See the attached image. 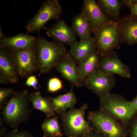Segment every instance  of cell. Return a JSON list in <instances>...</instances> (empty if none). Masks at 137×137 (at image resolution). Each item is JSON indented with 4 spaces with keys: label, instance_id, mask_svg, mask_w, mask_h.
<instances>
[{
    "label": "cell",
    "instance_id": "1",
    "mask_svg": "<svg viewBox=\"0 0 137 137\" xmlns=\"http://www.w3.org/2000/svg\"><path fill=\"white\" fill-rule=\"evenodd\" d=\"M28 96L25 90L15 92L2 110L0 118L3 122L14 130H18L20 124L30 117L32 109L29 106Z\"/></svg>",
    "mask_w": 137,
    "mask_h": 137
},
{
    "label": "cell",
    "instance_id": "2",
    "mask_svg": "<svg viewBox=\"0 0 137 137\" xmlns=\"http://www.w3.org/2000/svg\"><path fill=\"white\" fill-rule=\"evenodd\" d=\"M87 117L95 130L104 137H125L128 133L127 128L110 113L101 108L89 111Z\"/></svg>",
    "mask_w": 137,
    "mask_h": 137
},
{
    "label": "cell",
    "instance_id": "3",
    "mask_svg": "<svg viewBox=\"0 0 137 137\" xmlns=\"http://www.w3.org/2000/svg\"><path fill=\"white\" fill-rule=\"evenodd\" d=\"M88 104L83 103L79 108L74 107L60 115L61 127L67 137H83L94 129L85 118Z\"/></svg>",
    "mask_w": 137,
    "mask_h": 137
},
{
    "label": "cell",
    "instance_id": "4",
    "mask_svg": "<svg viewBox=\"0 0 137 137\" xmlns=\"http://www.w3.org/2000/svg\"><path fill=\"white\" fill-rule=\"evenodd\" d=\"M36 46L38 68L42 74L47 73L55 67L60 60L67 52L64 45L48 41L40 36L37 39Z\"/></svg>",
    "mask_w": 137,
    "mask_h": 137
},
{
    "label": "cell",
    "instance_id": "5",
    "mask_svg": "<svg viewBox=\"0 0 137 137\" xmlns=\"http://www.w3.org/2000/svg\"><path fill=\"white\" fill-rule=\"evenodd\" d=\"M96 50L100 57L107 56L119 47L121 43L117 21H112L93 34Z\"/></svg>",
    "mask_w": 137,
    "mask_h": 137
},
{
    "label": "cell",
    "instance_id": "6",
    "mask_svg": "<svg viewBox=\"0 0 137 137\" xmlns=\"http://www.w3.org/2000/svg\"><path fill=\"white\" fill-rule=\"evenodd\" d=\"M100 108L108 111L128 128L133 114L128 101L121 95L110 93L99 98Z\"/></svg>",
    "mask_w": 137,
    "mask_h": 137
},
{
    "label": "cell",
    "instance_id": "7",
    "mask_svg": "<svg viewBox=\"0 0 137 137\" xmlns=\"http://www.w3.org/2000/svg\"><path fill=\"white\" fill-rule=\"evenodd\" d=\"M63 12L62 7L59 1H45L34 16L26 25L27 33L39 31L50 20L59 19Z\"/></svg>",
    "mask_w": 137,
    "mask_h": 137
},
{
    "label": "cell",
    "instance_id": "8",
    "mask_svg": "<svg viewBox=\"0 0 137 137\" xmlns=\"http://www.w3.org/2000/svg\"><path fill=\"white\" fill-rule=\"evenodd\" d=\"M11 51L13 61L20 76L22 77L27 76L38 68L36 45L29 48Z\"/></svg>",
    "mask_w": 137,
    "mask_h": 137
},
{
    "label": "cell",
    "instance_id": "9",
    "mask_svg": "<svg viewBox=\"0 0 137 137\" xmlns=\"http://www.w3.org/2000/svg\"><path fill=\"white\" fill-rule=\"evenodd\" d=\"M116 83L113 75L99 68L85 79L84 85L100 98L110 93Z\"/></svg>",
    "mask_w": 137,
    "mask_h": 137
},
{
    "label": "cell",
    "instance_id": "10",
    "mask_svg": "<svg viewBox=\"0 0 137 137\" xmlns=\"http://www.w3.org/2000/svg\"><path fill=\"white\" fill-rule=\"evenodd\" d=\"M56 21L51 26L48 27L45 26L43 28L53 41L70 46L78 42L73 29L64 20L60 18Z\"/></svg>",
    "mask_w": 137,
    "mask_h": 137
},
{
    "label": "cell",
    "instance_id": "11",
    "mask_svg": "<svg viewBox=\"0 0 137 137\" xmlns=\"http://www.w3.org/2000/svg\"><path fill=\"white\" fill-rule=\"evenodd\" d=\"M76 64L67 52L60 60L55 67L62 76L69 81L73 86L80 87L84 85L85 80Z\"/></svg>",
    "mask_w": 137,
    "mask_h": 137
},
{
    "label": "cell",
    "instance_id": "12",
    "mask_svg": "<svg viewBox=\"0 0 137 137\" xmlns=\"http://www.w3.org/2000/svg\"><path fill=\"white\" fill-rule=\"evenodd\" d=\"M81 12L90 24L93 34L112 21L107 17L94 0H84Z\"/></svg>",
    "mask_w": 137,
    "mask_h": 137
},
{
    "label": "cell",
    "instance_id": "13",
    "mask_svg": "<svg viewBox=\"0 0 137 137\" xmlns=\"http://www.w3.org/2000/svg\"><path fill=\"white\" fill-rule=\"evenodd\" d=\"M19 76L13 61L11 50L0 47V83H15L18 80Z\"/></svg>",
    "mask_w": 137,
    "mask_h": 137
},
{
    "label": "cell",
    "instance_id": "14",
    "mask_svg": "<svg viewBox=\"0 0 137 137\" xmlns=\"http://www.w3.org/2000/svg\"><path fill=\"white\" fill-rule=\"evenodd\" d=\"M99 68L109 74L117 75L123 78H129L131 76L129 67L121 61L114 51L100 58Z\"/></svg>",
    "mask_w": 137,
    "mask_h": 137
},
{
    "label": "cell",
    "instance_id": "15",
    "mask_svg": "<svg viewBox=\"0 0 137 137\" xmlns=\"http://www.w3.org/2000/svg\"><path fill=\"white\" fill-rule=\"evenodd\" d=\"M117 22L121 43L129 45L137 43V18L130 14L120 18Z\"/></svg>",
    "mask_w": 137,
    "mask_h": 137
},
{
    "label": "cell",
    "instance_id": "16",
    "mask_svg": "<svg viewBox=\"0 0 137 137\" xmlns=\"http://www.w3.org/2000/svg\"><path fill=\"white\" fill-rule=\"evenodd\" d=\"M37 39L27 34H20L11 37L5 36L0 40V47H6L12 50L26 49L35 46Z\"/></svg>",
    "mask_w": 137,
    "mask_h": 137
},
{
    "label": "cell",
    "instance_id": "17",
    "mask_svg": "<svg viewBox=\"0 0 137 137\" xmlns=\"http://www.w3.org/2000/svg\"><path fill=\"white\" fill-rule=\"evenodd\" d=\"M70 46L68 53L76 63L96 49L93 36L87 40L80 41Z\"/></svg>",
    "mask_w": 137,
    "mask_h": 137
},
{
    "label": "cell",
    "instance_id": "18",
    "mask_svg": "<svg viewBox=\"0 0 137 137\" xmlns=\"http://www.w3.org/2000/svg\"><path fill=\"white\" fill-rule=\"evenodd\" d=\"M49 97L54 111L60 115L66 112L68 109L73 108L77 102L73 87L65 94L54 97Z\"/></svg>",
    "mask_w": 137,
    "mask_h": 137
},
{
    "label": "cell",
    "instance_id": "19",
    "mask_svg": "<svg viewBox=\"0 0 137 137\" xmlns=\"http://www.w3.org/2000/svg\"><path fill=\"white\" fill-rule=\"evenodd\" d=\"M71 27L76 36L79 38L80 41L89 39L92 37L90 23L82 12L73 17Z\"/></svg>",
    "mask_w": 137,
    "mask_h": 137
},
{
    "label": "cell",
    "instance_id": "20",
    "mask_svg": "<svg viewBox=\"0 0 137 137\" xmlns=\"http://www.w3.org/2000/svg\"><path fill=\"white\" fill-rule=\"evenodd\" d=\"M100 58L96 49L77 63L78 68L85 80L99 68Z\"/></svg>",
    "mask_w": 137,
    "mask_h": 137
},
{
    "label": "cell",
    "instance_id": "21",
    "mask_svg": "<svg viewBox=\"0 0 137 137\" xmlns=\"http://www.w3.org/2000/svg\"><path fill=\"white\" fill-rule=\"evenodd\" d=\"M29 101L32 105V109L39 110L44 113L46 117L56 115L54 111L49 97L43 96L39 91L32 92L28 95Z\"/></svg>",
    "mask_w": 137,
    "mask_h": 137
},
{
    "label": "cell",
    "instance_id": "22",
    "mask_svg": "<svg viewBox=\"0 0 137 137\" xmlns=\"http://www.w3.org/2000/svg\"><path fill=\"white\" fill-rule=\"evenodd\" d=\"M97 3L104 14L110 20L117 21L122 4L121 0H98Z\"/></svg>",
    "mask_w": 137,
    "mask_h": 137
},
{
    "label": "cell",
    "instance_id": "23",
    "mask_svg": "<svg viewBox=\"0 0 137 137\" xmlns=\"http://www.w3.org/2000/svg\"><path fill=\"white\" fill-rule=\"evenodd\" d=\"M58 114L46 117L41 124L43 137H62L64 133L58 121Z\"/></svg>",
    "mask_w": 137,
    "mask_h": 137
},
{
    "label": "cell",
    "instance_id": "24",
    "mask_svg": "<svg viewBox=\"0 0 137 137\" xmlns=\"http://www.w3.org/2000/svg\"><path fill=\"white\" fill-rule=\"evenodd\" d=\"M15 92L10 88H2L0 89V109L2 110L7 101V99L11 97Z\"/></svg>",
    "mask_w": 137,
    "mask_h": 137
},
{
    "label": "cell",
    "instance_id": "25",
    "mask_svg": "<svg viewBox=\"0 0 137 137\" xmlns=\"http://www.w3.org/2000/svg\"><path fill=\"white\" fill-rule=\"evenodd\" d=\"M63 84L61 80L56 77L50 79L48 82V91L50 92H54L62 88Z\"/></svg>",
    "mask_w": 137,
    "mask_h": 137
},
{
    "label": "cell",
    "instance_id": "26",
    "mask_svg": "<svg viewBox=\"0 0 137 137\" xmlns=\"http://www.w3.org/2000/svg\"><path fill=\"white\" fill-rule=\"evenodd\" d=\"M129 137H137V113L131 118L128 127Z\"/></svg>",
    "mask_w": 137,
    "mask_h": 137
},
{
    "label": "cell",
    "instance_id": "27",
    "mask_svg": "<svg viewBox=\"0 0 137 137\" xmlns=\"http://www.w3.org/2000/svg\"><path fill=\"white\" fill-rule=\"evenodd\" d=\"M2 137H34L29 132L25 130L19 131L13 130L6 133Z\"/></svg>",
    "mask_w": 137,
    "mask_h": 137
},
{
    "label": "cell",
    "instance_id": "28",
    "mask_svg": "<svg viewBox=\"0 0 137 137\" xmlns=\"http://www.w3.org/2000/svg\"><path fill=\"white\" fill-rule=\"evenodd\" d=\"M122 5L129 8L132 15L137 18V0H121Z\"/></svg>",
    "mask_w": 137,
    "mask_h": 137
},
{
    "label": "cell",
    "instance_id": "29",
    "mask_svg": "<svg viewBox=\"0 0 137 137\" xmlns=\"http://www.w3.org/2000/svg\"><path fill=\"white\" fill-rule=\"evenodd\" d=\"M38 83V80L36 77L34 75H31L27 78L25 85L28 87L31 86L35 90L38 89L37 86Z\"/></svg>",
    "mask_w": 137,
    "mask_h": 137
},
{
    "label": "cell",
    "instance_id": "30",
    "mask_svg": "<svg viewBox=\"0 0 137 137\" xmlns=\"http://www.w3.org/2000/svg\"><path fill=\"white\" fill-rule=\"evenodd\" d=\"M129 104L133 115L137 113V95L133 100L130 101Z\"/></svg>",
    "mask_w": 137,
    "mask_h": 137
},
{
    "label": "cell",
    "instance_id": "31",
    "mask_svg": "<svg viewBox=\"0 0 137 137\" xmlns=\"http://www.w3.org/2000/svg\"><path fill=\"white\" fill-rule=\"evenodd\" d=\"M83 137H104L102 134L95 130L86 135Z\"/></svg>",
    "mask_w": 137,
    "mask_h": 137
},
{
    "label": "cell",
    "instance_id": "32",
    "mask_svg": "<svg viewBox=\"0 0 137 137\" xmlns=\"http://www.w3.org/2000/svg\"><path fill=\"white\" fill-rule=\"evenodd\" d=\"M0 128V137H2L6 133V129L4 127Z\"/></svg>",
    "mask_w": 137,
    "mask_h": 137
},
{
    "label": "cell",
    "instance_id": "33",
    "mask_svg": "<svg viewBox=\"0 0 137 137\" xmlns=\"http://www.w3.org/2000/svg\"><path fill=\"white\" fill-rule=\"evenodd\" d=\"M5 36L3 34V32L2 31V28L0 26V40H2L3 39Z\"/></svg>",
    "mask_w": 137,
    "mask_h": 137
},
{
    "label": "cell",
    "instance_id": "34",
    "mask_svg": "<svg viewBox=\"0 0 137 137\" xmlns=\"http://www.w3.org/2000/svg\"></svg>",
    "mask_w": 137,
    "mask_h": 137
}]
</instances>
